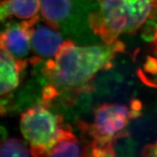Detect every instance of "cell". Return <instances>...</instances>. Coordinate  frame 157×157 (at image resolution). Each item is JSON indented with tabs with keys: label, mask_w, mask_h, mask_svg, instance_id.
<instances>
[{
	"label": "cell",
	"mask_w": 157,
	"mask_h": 157,
	"mask_svg": "<svg viewBox=\"0 0 157 157\" xmlns=\"http://www.w3.org/2000/svg\"><path fill=\"white\" fill-rule=\"evenodd\" d=\"M84 156L80 143L70 128L59 139L48 156Z\"/></svg>",
	"instance_id": "obj_10"
},
{
	"label": "cell",
	"mask_w": 157,
	"mask_h": 157,
	"mask_svg": "<svg viewBox=\"0 0 157 157\" xmlns=\"http://www.w3.org/2000/svg\"><path fill=\"white\" fill-rule=\"evenodd\" d=\"M30 155V148L21 139L5 138L0 145V156L2 157H26Z\"/></svg>",
	"instance_id": "obj_12"
},
{
	"label": "cell",
	"mask_w": 157,
	"mask_h": 157,
	"mask_svg": "<svg viewBox=\"0 0 157 157\" xmlns=\"http://www.w3.org/2000/svg\"><path fill=\"white\" fill-rule=\"evenodd\" d=\"M61 35L58 29L45 23H41V19L37 21L31 31V48L34 56L31 58L32 64H37L42 59L53 58L63 44Z\"/></svg>",
	"instance_id": "obj_6"
},
{
	"label": "cell",
	"mask_w": 157,
	"mask_h": 157,
	"mask_svg": "<svg viewBox=\"0 0 157 157\" xmlns=\"http://www.w3.org/2000/svg\"><path fill=\"white\" fill-rule=\"evenodd\" d=\"M154 39H157V24H156V29H155V31H154Z\"/></svg>",
	"instance_id": "obj_14"
},
{
	"label": "cell",
	"mask_w": 157,
	"mask_h": 157,
	"mask_svg": "<svg viewBox=\"0 0 157 157\" xmlns=\"http://www.w3.org/2000/svg\"><path fill=\"white\" fill-rule=\"evenodd\" d=\"M40 10V0H2L0 5L2 21L11 17L29 20L38 15Z\"/></svg>",
	"instance_id": "obj_8"
},
{
	"label": "cell",
	"mask_w": 157,
	"mask_h": 157,
	"mask_svg": "<svg viewBox=\"0 0 157 157\" xmlns=\"http://www.w3.org/2000/svg\"><path fill=\"white\" fill-rule=\"evenodd\" d=\"M137 74L143 83L157 89V39L153 40L151 52Z\"/></svg>",
	"instance_id": "obj_11"
},
{
	"label": "cell",
	"mask_w": 157,
	"mask_h": 157,
	"mask_svg": "<svg viewBox=\"0 0 157 157\" xmlns=\"http://www.w3.org/2000/svg\"><path fill=\"white\" fill-rule=\"evenodd\" d=\"M47 106L42 103L21 116V132L33 156H48L59 139L71 128L63 124L62 116L52 113Z\"/></svg>",
	"instance_id": "obj_4"
},
{
	"label": "cell",
	"mask_w": 157,
	"mask_h": 157,
	"mask_svg": "<svg viewBox=\"0 0 157 157\" xmlns=\"http://www.w3.org/2000/svg\"><path fill=\"white\" fill-rule=\"evenodd\" d=\"M124 48L119 40L86 47L65 41L42 69L48 82L42 90V102L49 105L52 100L62 96L64 103H70L80 93L89 91L90 82L96 74L112 67L116 56L123 52Z\"/></svg>",
	"instance_id": "obj_1"
},
{
	"label": "cell",
	"mask_w": 157,
	"mask_h": 157,
	"mask_svg": "<svg viewBox=\"0 0 157 157\" xmlns=\"http://www.w3.org/2000/svg\"><path fill=\"white\" fill-rule=\"evenodd\" d=\"M39 19L40 17L37 15L18 23H7L1 34V50L18 60H25L31 48L32 28Z\"/></svg>",
	"instance_id": "obj_5"
},
{
	"label": "cell",
	"mask_w": 157,
	"mask_h": 157,
	"mask_svg": "<svg viewBox=\"0 0 157 157\" xmlns=\"http://www.w3.org/2000/svg\"><path fill=\"white\" fill-rule=\"evenodd\" d=\"M98 8L90 14L92 30L105 44L121 34H134L157 12L154 0H93Z\"/></svg>",
	"instance_id": "obj_2"
},
{
	"label": "cell",
	"mask_w": 157,
	"mask_h": 157,
	"mask_svg": "<svg viewBox=\"0 0 157 157\" xmlns=\"http://www.w3.org/2000/svg\"><path fill=\"white\" fill-rule=\"evenodd\" d=\"M140 113L130 105L104 103L94 111V122L79 121L78 127L91 140L84 148V156H114V143L126 135L124 129L129 119L138 117Z\"/></svg>",
	"instance_id": "obj_3"
},
{
	"label": "cell",
	"mask_w": 157,
	"mask_h": 157,
	"mask_svg": "<svg viewBox=\"0 0 157 157\" xmlns=\"http://www.w3.org/2000/svg\"><path fill=\"white\" fill-rule=\"evenodd\" d=\"M154 1L155 2V3H156V5H157V0H154Z\"/></svg>",
	"instance_id": "obj_15"
},
{
	"label": "cell",
	"mask_w": 157,
	"mask_h": 157,
	"mask_svg": "<svg viewBox=\"0 0 157 157\" xmlns=\"http://www.w3.org/2000/svg\"><path fill=\"white\" fill-rule=\"evenodd\" d=\"M26 60H18L1 50L0 58V94L7 96L16 89L20 83L21 73L26 67Z\"/></svg>",
	"instance_id": "obj_7"
},
{
	"label": "cell",
	"mask_w": 157,
	"mask_h": 157,
	"mask_svg": "<svg viewBox=\"0 0 157 157\" xmlns=\"http://www.w3.org/2000/svg\"><path fill=\"white\" fill-rule=\"evenodd\" d=\"M141 156L157 157V140L143 148Z\"/></svg>",
	"instance_id": "obj_13"
},
{
	"label": "cell",
	"mask_w": 157,
	"mask_h": 157,
	"mask_svg": "<svg viewBox=\"0 0 157 157\" xmlns=\"http://www.w3.org/2000/svg\"><path fill=\"white\" fill-rule=\"evenodd\" d=\"M73 0H40V13L43 21L55 29L69 16Z\"/></svg>",
	"instance_id": "obj_9"
}]
</instances>
